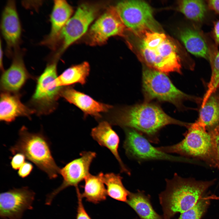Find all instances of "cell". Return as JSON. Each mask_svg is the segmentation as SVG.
<instances>
[{
    "mask_svg": "<svg viewBox=\"0 0 219 219\" xmlns=\"http://www.w3.org/2000/svg\"><path fill=\"white\" fill-rule=\"evenodd\" d=\"M197 120L209 132L219 126V95L214 93L202 101Z\"/></svg>",
    "mask_w": 219,
    "mask_h": 219,
    "instance_id": "cell-21",
    "label": "cell"
},
{
    "mask_svg": "<svg viewBox=\"0 0 219 219\" xmlns=\"http://www.w3.org/2000/svg\"><path fill=\"white\" fill-rule=\"evenodd\" d=\"M165 181V189L159 194V198L164 219H171L177 213L195 205L215 180L198 181L182 178L175 173L172 179H166Z\"/></svg>",
    "mask_w": 219,
    "mask_h": 219,
    "instance_id": "cell-2",
    "label": "cell"
},
{
    "mask_svg": "<svg viewBox=\"0 0 219 219\" xmlns=\"http://www.w3.org/2000/svg\"><path fill=\"white\" fill-rule=\"evenodd\" d=\"M138 37L137 51L146 66L165 74L181 73V59L177 47L166 35L149 32Z\"/></svg>",
    "mask_w": 219,
    "mask_h": 219,
    "instance_id": "cell-3",
    "label": "cell"
},
{
    "mask_svg": "<svg viewBox=\"0 0 219 219\" xmlns=\"http://www.w3.org/2000/svg\"><path fill=\"white\" fill-rule=\"evenodd\" d=\"M98 11L96 6L88 4H83L78 8L61 31L56 48L60 40L62 41V44L55 57L58 58L62 53L85 34L96 16Z\"/></svg>",
    "mask_w": 219,
    "mask_h": 219,
    "instance_id": "cell-10",
    "label": "cell"
},
{
    "mask_svg": "<svg viewBox=\"0 0 219 219\" xmlns=\"http://www.w3.org/2000/svg\"><path fill=\"white\" fill-rule=\"evenodd\" d=\"M210 201L201 198L193 207L181 213L178 219H201L210 205Z\"/></svg>",
    "mask_w": 219,
    "mask_h": 219,
    "instance_id": "cell-28",
    "label": "cell"
},
{
    "mask_svg": "<svg viewBox=\"0 0 219 219\" xmlns=\"http://www.w3.org/2000/svg\"><path fill=\"white\" fill-rule=\"evenodd\" d=\"M10 67L4 71L1 78L2 92L18 93L27 81L32 76L25 66L22 54L16 50Z\"/></svg>",
    "mask_w": 219,
    "mask_h": 219,
    "instance_id": "cell-15",
    "label": "cell"
},
{
    "mask_svg": "<svg viewBox=\"0 0 219 219\" xmlns=\"http://www.w3.org/2000/svg\"><path fill=\"white\" fill-rule=\"evenodd\" d=\"M90 71L89 65L87 62L71 66L58 76L60 85L65 87L76 84L84 85L86 82Z\"/></svg>",
    "mask_w": 219,
    "mask_h": 219,
    "instance_id": "cell-24",
    "label": "cell"
},
{
    "mask_svg": "<svg viewBox=\"0 0 219 219\" xmlns=\"http://www.w3.org/2000/svg\"><path fill=\"white\" fill-rule=\"evenodd\" d=\"M35 193L27 187L1 193L0 216L3 219H21L24 212L32 209Z\"/></svg>",
    "mask_w": 219,
    "mask_h": 219,
    "instance_id": "cell-12",
    "label": "cell"
},
{
    "mask_svg": "<svg viewBox=\"0 0 219 219\" xmlns=\"http://www.w3.org/2000/svg\"><path fill=\"white\" fill-rule=\"evenodd\" d=\"M209 61L211 65V74L203 100L214 93L219 88V51L214 46L209 47Z\"/></svg>",
    "mask_w": 219,
    "mask_h": 219,
    "instance_id": "cell-27",
    "label": "cell"
},
{
    "mask_svg": "<svg viewBox=\"0 0 219 219\" xmlns=\"http://www.w3.org/2000/svg\"><path fill=\"white\" fill-rule=\"evenodd\" d=\"M26 157L23 154L17 153L11 158V165L12 169L15 170L19 169L26 162Z\"/></svg>",
    "mask_w": 219,
    "mask_h": 219,
    "instance_id": "cell-30",
    "label": "cell"
},
{
    "mask_svg": "<svg viewBox=\"0 0 219 219\" xmlns=\"http://www.w3.org/2000/svg\"><path fill=\"white\" fill-rule=\"evenodd\" d=\"M126 29L115 8L110 7L91 26L89 34L90 44H102L111 36H123Z\"/></svg>",
    "mask_w": 219,
    "mask_h": 219,
    "instance_id": "cell-13",
    "label": "cell"
},
{
    "mask_svg": "<svg viewBox=\"0 0 219 219\" xmlns=\"http://www.w3.org/2000/svg\"><path fill=\"white\" fill-rule=\"evenodd\" d=\"M206 5L203 0H180L178 3V9L188 19L200 22L205 17L207 12Z\"/></svg>",
    "mask_w": 219,
    "mask_h": 219,
    "instance_id": "cell-26",
    "label": "cell"
},
{
    "mask_svg": "<svg viewBox=\"0 0 219 219\" xmlns=\"http://www.w3.org/2000/svg\"><path fill=\"white\" fill-rule=\"evenodd\" d=\"M3 51L1 43H0V66L1 69L2 70V72L4 71L3 65Z\"/></svg>",
    "mask_w": 219,
    "mask_h": 219,
    "instance_id": "cell-36",
    "label": "cell"
},
{
    "mask_svg": "<svg viewBox=\"0 0 219 219\" xmlns=\"http://www.w3.org/2000/svg\"><path fill=\"white\" fill-rule=\"evenodd\" d=\"M102 120L123 129H134L155 144L159 142V131L165 126L176 124L188 127L190 125L173 118L158 105L148 102L132 106H113L102 115Z\"/></svg>",
    "mask_w": 219,
    "mask_h": 219,
    "instance_id": "cell-1",
    "label": "cell"
},
{
    "mask_svg": "<svg viewBox=\"0 0 219 219\" xmlns=\"http://www.w3.org/2000/svg\"><path fill=\"white\" fill-rule=\"evenodd\" d=\"M212 34L215 43L219 45V19L214 23Z\"/></svg>",
    "mask_w": 219,
    "mask_h": 219,
    "instance_id": "cell-33",
    "label": "cell"
},
{
    "mask_svg": "<svg viewBox=\"0 0 219 219\" xmlns=\"http://www.w3.org/2000/svg\"><path fill=\"white\" fill-rule=\"evenodd\" d=\"M103 174L102 172L95 175L90 173L84 179V190L81 193L82 198L94 203H98L106 199L107 194L103 180Z\"/></svg>",
    "mask_w": 219,
    "mask_h": 219,
    "instance_id": "cell-22",
    "label": "cell"
},
{
    "mask_svg": "<svg viewBox=\"0 0 219 219\" xmlns=\"http://www.w3.org/2000/svg\"><path fill=\"white\" fill-rule=\"evenodd\" d=\"M207 2L210 9L219 14V0H209Z\"/></svg>",
    "mask_w": 219,
    "mask_h": 219,
    "instance_id": "cell-34",
    "label": "cell"
},
{
    "mask_svg": "<svg viewBox=\"0 0 219 219\" xmlns=\"http://www.w3.org/2000/svg\"><path fill=\"white\" fill-rule=\"evenodd\" d=\"M123 129L125 139L123 147L129 158L139 163L153 160L185 161L182 158L170 155L153 147L147 139L136 130L130 128Z\"/></svg>",
    "mask_w": 219,
    "mask_h": 219,
    "instance_id": "cell-9",
    "label": "cell"
},
{
    "mask_svg": "<svg viewBox=\"0 0 219 219\" xmlns=\"http://www.w3.org/2000/svg\"><path fill=\"white\" fill-rule=\"evenodd\" d=\"M188 128L184 138L179 143L157 148L167 154L176 153L202 160L210 166L218 168L214 142L210 132L198 120L191 124Z\"/></svg>",
    "mask_w": 219,
    "mask_h": 219,
    "instance_id": "cell-4",
    "label": "cell"
},
{
    "mask_svg": "<svg viewBox=\"0 0 219 219\" xmlns=\"http://www.w3.org/2000/svg\"><path fill=\"white\" fill-rule=\"evenodd\" d=\"M19 138L10 151L13 155L21 153L32 162L51 179L56 178L60 168L56 164L52 155L50 144L41 132H29L25 126L19 130Z\"/></svg>",
    "mask_w": 219,
    "mask_h": 219,
    "instance_id": "cell-5",
    "label": "cell"
},
{
    "mask_svg": "<svg viewBox=\"0 0 219 219\" xmlns=\"http://www.w3.org/2000/svg\"><path fill=\"white\" fill-rule=\"evenodd\" d=\"M57 59L47 65L37 80L36 86L30 100L32 108L38 115L53 112L58 105L64 87L59 84L57 72Z\"/></svg>",
    "mask_w": 219,
    "mask_h": 219,
    "instance_id": "cell-6",
    "label": "cell"
},
{
    "mask_svg": "<svg viewBox=\"0 0 219 219\" xmlns=\"http://www.w3.org/2000/svg\"><path fill=\"white\" fill-rule=\"evenodd\" d=\"M126 202L141 219H163L154 210L149 197L143 192H130Z\"/></svg>",
    "mask_w": 219,
    "mask_h": 219,
    "instance_id": "cell-23",
    "label": "cell"
},
{
    "mask_svg": "<svg viewBox=\"0 0 219 219\" xmlns=\"http://www.w3.org/2000/svg\"><path fill=\"white\" fill-rule=\"evenodd\" d=\"M72 12V7L66 1H54L50 16V31L49 34L41 42L42 44L48 46L53 50H55L61 31L70 18Z\"/></svg>",
    "mask_w": 219,
    "mask_h": 219,
    "instance_id": "cell-17",
    "label": "cell"
},
{
    "mask_svg": "<svg viewBox=\"0 0 219 219\" xmlns=\"http://www.w3.org/2000/svg\"><path fill=\"white\" fill-rule=\"evenodd\" d=\"M78 198V206L76 219H92L84 207L81 193L78 187L75 188Z\"/></svg>",
    "mask_w": 219,
    "mask_h": 219,
    "instance_id": "cell-29",
    "label": "cell"
},
{
    "mask_svg": "<svg viewBox=\"0 0 219 219\" xmlns=\"http://www.w3.org/2000/svg\"><path fill=\"white\" fill-rule=\"evenodd\" d=\"M91 135L100 146L106 148L113 154L119 164L121 172L130 175V170L123 162L119 154L120 139L111 125L106 121H99L98 125L92 129Z\"/></svg>",
    "mask_w": 219,
    "mask_h": 219,
    "instance_id": "cell-18",
    "label": "cell"
},
{
    "mask_svg": "<svg viewBox=\"0 0 219 219\" xmlns=\"http://www.w3.org/2000/svg\"><path fill=\"white\" fill-rule=\"evenodd\" d=\"M3 36L9 50H17L21 35V27L15 1L8 2L3 10L1 23Z\"/></svg>",
    "mask_w": 219,
    "mask_h": 219,
    "instance_id": "cell-16",
    "label": "cell"
},
{
    "mask_svg": "<svg viewBox=\"0 0 219 219\" xmlns=\"http://www.w3.org/2000/svg\"><path fill=\"white\" fill-rule=\"evenodd\" d=\"M202 198L209 200H219V196L214 195H212L208 196H203Z\"/></svg>",
    "mask_w": 219,
    "mask_h": 219,
    "instance_id": "cell-35",
    "label": "cell"
},
{
    "mask_svg": "<svg viewBox=\"0 0 219 219\" xmlns=\"http://www.w3.org/2000/svg\"><path fill=\"white\" fill-rule=\"evenodd\" d=\"M142 89L146 102L156 99L172 103L180 108L185 100L198 102V98L187 95L176 88L165 73L144 66Z\"/></svg>",
    "mask_w": 219,
    "mask_h": 219,
    "instance_id": "cell-7",
    "label": "cell"
},
{
    "mask_svg": "<svg viewBox=\"0 0 219 219\" xmlns=\"http://www.w3.org/2000/svg\"><path fill=\"white\" fill-rule=\"evenodd\" d=\"M212 136L215 146L217 159L219 169V126L214 130L209 131Z\"/></svg>",
    "mask_w": 219,
    "mask_h": 219,
    "instance_id": "cell-32",
    "label": "cell"
},
{
    "mask_svg": "<svg viewBox=\"0 0 219 219\" xmlns=\"http://www.w3.org/2000/svg\"><path fill=\"white\" fill-rule=\"evenodd\" d=\"M179 36L189 52L209 60V47L200 31L194 28H186L180 31Z\"/></svg>",
    "mask_w": 219,
    "mask_h": 219,
    "instance_id": "cell-20",
    "label": "cell"
},
{
    "mask_svg": "<svg viewBox=\"0 0 219 219\" xmlns=\"http://www.w3.org/2000/svg\"><path fill=\"white\" fill-rule=\"evenodd\" d=\"M115 8L126 29L137 37L147 32H160V27L154 17L152 9L146 2L123 1Z\"/></svg>",
    "mask_w": 219,
    "mask_h": 219,
    "instance_id": "cell-8",
    "label": "cell"
},
{
    "mask_svg": "<svg viewBox=\"0 0 219 219\" xmlns=\"http://www.w3.org/2000/svg\"><path fill=\"white\" fill-rule=\"evenodd\" d=\"M96 155L94 152L82 151L79 158L72 160L60 168L59 174L63 177V182L58 187L47 195L46 204H50L55 196L66 188L70 186L78 187L79 184L90 174L91 164Z\"/></svg>",
    "mask_w": 219,
    "mask_h": 219,
    "instance_id": "cell-11",
    "label": "cell"
},
{
    "mask_svg": "<svg viewBox=\"0 0 219 219\" xmlns=\"http://www.w3.org/2000/svg\"><path fill=\"white\" fill-rule=\"evenodd\" d=\"M61 96L81 110L85 117L90 115L94 117L98 121L101 118L102 114L109 111L113 106L97 101L71 86L63 88Z\"/></svg>",
    "mask_w": 219,
    "mask_h": 219,
    "instance_id": "cell-14",
    "label": "cell"
},
{
    "mask_svg": "<svg viewBox=\"0 0 219 219\" xmlns=\"http://www.w3.org/2000/svg\"><path fill=\"white\" fill-rule=\"evenodd\" d=\"M20 95L18 93L2 92L0 95V120L10 123L19 116L30 118L35 113L31 108L21 101Z\"/></svg>",
    "mask_w": 219,
    "mask_h": 219,
    "instance_id": "cell-19",
    "label": "cell"
},
{
    "mask_svg": "<svg viewBox=\"0 0 219 219\" xmlns=\"http://www.w3.org/2000/svg\"><path fill=\"white\" fill-rule=\"evenodd\" d=\"M103 178L107 195L113 199L126 202L130 192L123 186L122 177L120 175L108 173L103 174Z\"/></svg>",
    "mask_w": 219,
    "mask_h": 219,
    "instance_id": "cell-25",
    "label": "cell"
},
{
    "mask_svg": "<svg viewBox=\"0 0 219 219\" xmlns=\"http://www.w3.org/2000/svg\"><path fill=\"white\" fill-rule=\"evenodd\" d=\"M33 168V166L31 163L25 162L19 169L18 174L20 177L25 178L30 175Z\"/></svg>",
    "mask_w": 219,
    "mask_h": 219,
    "instance_id": "cell-31",
    "label": "cell"
}]
</instances>
